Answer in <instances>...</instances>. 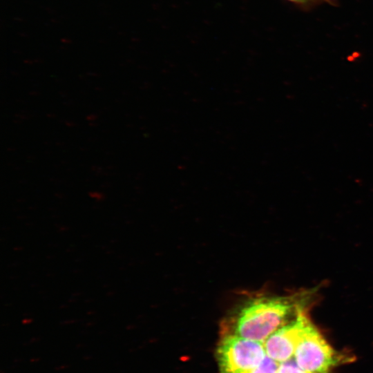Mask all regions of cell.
Masks as SVG:
<instances>
[{
	"mask_svg": "<svg viewBox=\"0 0 373 373\" xmlns=\"http://www.w3.org/2000/svg\"><path fill=\"white\" fill-rule=\"evenodd\" d=\"M320 1H323L325 2H327L329 4H335L336 3V0H320Z\"/></svg>",
	"mask_w": 373,
	"mask_h": 373,
	"instance_id": "8",
	"label": "cell"
},
{
	"mask_svg": "<svg viewBox=\"0 0 373 373\" xmlns=\"http://www.w3.org/2000/svg\"><path fill=\"white\" fill-rule=\"evenodd\" d=\"M279 364L267 355L262 363L249 373H276Z\"/></svg>",
	"mask_w": 373,
	"mask_h": 373,
	"instance_id": "5",
	"label": "cell"
},
{
	"mask_svg": "<svg viewBox=\"0 0 373 373\" xmlns=\"http://www.w3.org/2000/svg\"><path fill=\"white\" fill-rule=\"evenodd\" d=\"M266 356L264 343L223 332L216 349L218 373H249Z\"/></svg>",
	"mask_w": 373,
	"mask_h": 373,
	"instance_id": "3",
	"label": "cell"
},
{
	"mask_svg": "<svg viewBox=\"0 0 373 373\" xmlns=\"http://www.w3.org/2000/svg\"><path fill=\"white\" fill-rule=\"evenodd\" d=\"M312 293L305 291L289 296L250 298L235 310L224 332L264 343L278 329L305 312Z\"/></svg>",
	"mask_w": 373,
	"mask_h": 373,
	"instance_id": "1",
	"label": "cell"
},
{
	"mask_svg": "<svg viewBox=\"0 0 373 373\" xmlns=\"http://www.w3.org/2000/svg\"><path fill=\"white\" fill-rule=\"evenodd\" d=\"M294 3L300 5H309L314 1V0H288Z\"/></svg>",
	"mask_w": 373,
	"mask_h": 373,
	"instance_id": "7",
	"label": "cell"
},
{
	"mask_svg": "<svg viewBox=\"0 0 373 373\" xmlns=\"http://www.w3.org/2000/svg\"><path fill=\"white\" fill-rule=\"evenodd\" d=\"M310 322L305 312L301 313L272 333L264 342L267 355L279 363L292 358Z\"/></svg>",
	"mask_w": 373,
	"mask_h": 373,
	"instance_id": "4",
	"label": "cell"
},
{
	"mask_svg": "<svg viewBox=\"0 0 373 373\" xmlns=\"http://www.w3.org/2000/svg\"><path fill=\"white\" fill-rule=\"evenodd\" d=\"M296 364L309 373H329L335 367L352 362L353 356L335 350L310 322L295 350Z\"/></svg>",
	"mask_w": 373,
	"mask_h": 373,
	"instance_id": "2",
	"label": "cell"
},
{
	"mask_svg": "<svg viewBox=\"0 0 373 373\" xmlns=\"http://www.w3.org/2000/svg\"><path fill=\"white\" fill-rule=\"evenodd\" d=\"M276 373H309L302 370L296 363L295 360L291 358L288 361L280 363Z\"/></svg>",
	"mask_w": 373,
	"mask_h": 373,
	"instance_id": "6",
	"label": "cell"
}]
</instances>
